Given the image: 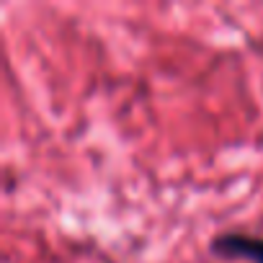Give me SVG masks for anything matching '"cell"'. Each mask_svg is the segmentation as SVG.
<instances>
[{
	"label": "cell",
	"mask_w": 263,
	"mask_h": 263,
	"mask_svg": "<svg viewBox=\"0 0 263 263\" xmlns=\"http://www.w3.org/2000/svg\"><path fill=\"white\" fill-rule=\"evenodd\" d=\"M209 253L217 258H230V260H250V263H263V235H250V232H219L209 242Z\"/></svg>",
	"instance_id": "obj_1"
}]
</instances>
